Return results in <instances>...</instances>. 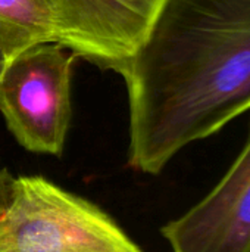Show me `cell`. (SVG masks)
Instances as JSON below:
<instances>
[{
  "mask_svg": "<svg viewBox=\"0 0 250 252\" xmlns=\"http://www.w3.org/2000/svg\"><path fill=\"white\" fill-rule=\"evenodd\" d=\"M116 72L128 93V162L159 174L250 109V0H165Z\"/></svg>",
  "mask_w": 250,
  "mask_h": 252,
  "instance_id": "obj_1",
  "label": "cell"
},
{
  "mask_svg": "<svg viewBox=\"0 0 250 252\" xmlns=\"http://www.w3.org/2000/svg\"><path fill=\"white\" fill-rule=\"evenodd\" d=\"M0 252L141 250L94 204L41 176H21L0 201Z\"/></svg>",
  "mask_w": 250,
  "mask_h": 252,
  "instance_id": "obj_2",
  "label": "cell"
},
{
  "mask_svg": "<svg viewBox=\"0 0 250 252\" xmlns=\"http://www.w3.org/2000/svg\"><path fill=\"white\" fill-rule=\"evenodd\" d=\"M75 58L59 43H38L9 61L0 78V112L27 151L62 155L72 115Z\"/></svg>",
  "mask_w": 250,
  "mask_h": 252,
  "instance_id": "obj_3",
  "label": "cell"
},
{
  "mask_svg": "<svg viewBox=\"0 0 250 252\" xmlns=\"http://www.w3.org/2000/svg\"><path fill=\"white\" fill-rule=\"evenodd\" d=\"M165 0H47L57 43L118 71L149 31Z\"/></svg>",
  "mask_w": 250,
  "mask_h": 252,
  "instance_id": "obj_4",
  "label": "cell"
},
{
  "mask_svg": "<svg viewBox=\"0 0 250 252\" xmlns=\"http://www.w3.org/2000/svg\"><path fill=\"white\" fill-rule=\"evenodd\" d=\"M161 233L172 252H250V130L220 183Z\"/></svg>",
  "mask_w": 250,
  "mask_h": 252,
  "instance_id": "obj_5",
  "label": "cell"
},
{
  "mask_svg": "<svg viewBox=\"0 0 250 252\" xmlns=\"http://www.w3.org/2000/svg\"><path fill=\"white\" fill-rule=\"evenodd\" d=\"M0 38L10 59L38 43H57L47 0H0Z\"/></svg>",
  "mask_w": 250,
  "mask_h": 252,
  "instance_id": "obj_6",
  "label": "cell"
},
{
  "mask_svg": "<svg viewBox=\"0 0 250 252\" xmlns=\"http://www.w3.org/2000/svg\"><path fill=\"white\" fill-rule=\"evenodd\" d=\"M9 61H10V56H9V53L6 52V47H4V44H3V41H1V38H0V78H1V75H3V72H4V69H6V66H7V63H9Z\"/></svg>",
  "mask_w": 250,
  "mask_h": 252,
  "instance_id": "obj_7",
  "label": "cell"
},
{
  "mask_svg": "<svg viewBox=\"0 0 250 252\" xmlns=\"http://www.w3.org/2000/svg\"><path fill=\"white\" fill-rule=\"evenodd\" d=\"M10 179H12V177L9 176V173L0 165V201H1V198H3V195H4V192H6V188H7Z\"/></svg>",
  "mask_w": 250,
  "mask_h": 252,
  "instance_id": "obj_8",
  "label": "cell"
}]
</instances>
